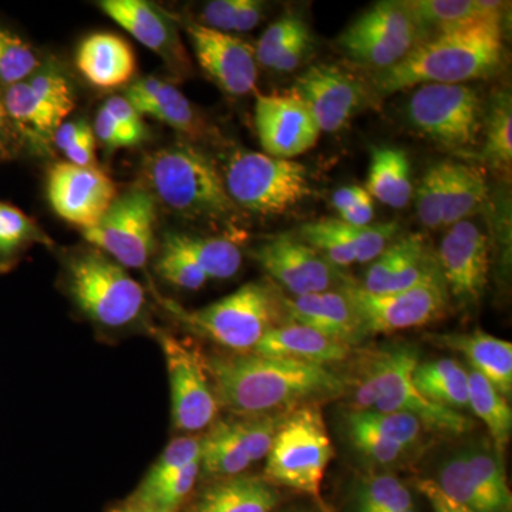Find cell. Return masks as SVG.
Listing matches in <instances>:
<instances>
[{
	"label": "cell",
	"mask_w": 512,
	"mask_h": 512,
	"mask_svg": "<svg viewBox=\"0 0 512 512\" xmlns=\"http://www.w3.org/2000/svg\"><path fill=\"white\" fill-rule=\"evenodd\" d=\"M218 404L237 416L291 412L345 392V380L328 366L256 353L205 357Z\"/></svg>",
	"instance_id": "obj_1"
},
{
	"label": "cell",
	"mask_w": 512,
	"mask_h": 512,
	"mask_svg": "<svg viewBox=\"0 0 512 512\" xmlns=\"http://www.w3.org/2000/svg\"><path fill=\"white\" fill-rule=\"evenodd\" d=\"M503 20L478 18L427 37L399 63L373 73V90L389 96L423 84H464L495 76L507 53Z\"/></svg>",
	"instance_id": "obj_2"
},
{
	"label": "cell",
	"mask_w": 512,
	"mask_h": 512,
	"mask_svg": "<svg viewBox=\"0 0 512 512\" xmlns=\"http://www.w3.org/2000/svg\"><path fill=\"white\" fill-rule=\"evenodd\" d=\"M144 177L153 197L187 220L224 221L238 210L214 161L188 144L151 154Z\"/></svg>",
	"instance_id": "obj_3"
},
{
	"label": "cell",
	"mask_w": 512,
	"mask_h": 512,
	"mask_svg": "<svg viewBox=\"0 0 512 512\" xmlns=\"http://www.w3.org/2000/svg\"><path fill=\"white\" fill-rule=\"evenodd\" d=\"M168 311L188 329L234 353L252 352L269 330L286 315L282 298L261 282L242 285L231 295L197 311L167 302Z\"/></svg>",
	"instance_id": "obj_4"
},
{
	"label": "cell",
	"mask_w": 512,
	"mask_h": 512,
	"mask_svg": "<svg viewBox=\"0 0 512 512\" xmlns=\"http://www.w3.org/2000/svg\"><path fill=\"white\" fill-rule=\"evenodd\" d=\"M332 458V441L319 407H296L279 424L266 456L265 477L269 483L319 497Z\"/></svg>",
	"instance_id": "obj_5"
},
{
	"label": "cell",
	"mask_w": 512,
	"mask_h": 512,
	"mask_svg": "<svg viewBox=\"0 0 512 512\" xmlns=\"http://www.w3.org/2000/svg\"><path fill=\"white\" fill-rule=\"evenodd\" d=\"M67 284L80 311L104 328L131 325L146 306L143 286L99 249L70 258Z\"/></svg>",
	"instance_id": "obj_6"
},
{
	"label": "cell",
	"mask_w": 512,
	"mask_h": 512,
	"mask_svg": "<svg viewBox=\"0 0 512 512\" xmlns=\"http://www.w3.org/2000/svg\"><path fill=\"white\" fill-rule=\"evenodd\" d=\"M308 170L293 160L238 150L225 165L224 184L237 207L259 215H279L312 194Z\"/></svg>",
	"instance_id": "obj_7"
},
{
	"label": "cell",
	"mask_w": 512,
	"mask_h": 512,
	"mask_svg": "<svg viewBox=\"0 0 512 512\" xmlns=\"http://www.w3.org/2000/svg\"><path fill=\"white\" fill-rule=\"evenodd\" d=\"M426 39L404 0H384L363 12L340 33L339 49L373 73L393 67Z\"/></svg>",
	"instance_id": "obj_8"
},
{
	"label": "cell",
	"mask_w": 512,
	"mask_h": 512,
	"mask_svg": "<svg viewBox=\"0 0 512 512\" xmlns=\"http://www.w3.org/2000/svg\"><path fill=\"white\" fill-rule=\"evenodd\" d=\"M407 114L420 134L447 150L477 147L483 130V100L466 84L419 86L410 97Z\"/></svg>",
	"instance_id": "obj_9"
},
{
	"label": "cell",
	"mask_w": 512,
	"mask_h": 512,
	"mask_svg": "<svg viewBox=\"0 0 512 512\" xmlns=\"http://www.w3.org/2000/svg\"><path fill=\"white\" fill-rule=\"evenodd\" d=\"M0 97L16 136L36 150L53 146L57 128L76 107L72 84L50 67H42L25 82L3 89Z\"/></svg>",
	"instance_id": "obj_10"
},
{
	"label": "cell",
	"mask_w": 512,
	"mask_h": 512,
	"mask_svg": "<svg viewBox=\"0 0 512 512\" xmlns=\"http://www.w3.org/2000/svg\"><path fill=\"white\" fill-rule=\"evenodd\" d=\"M434 483L473 512H511L503 456L494 444L476 443L444 458Z\"/></svg>",
	"instance_id": "obj_11"
},
{
	"label": "cell",
	"mask_w": 512,
	"mask_h": 512,
	"mask_svg": "<svg viewBox=\"0 0 512 512\" xmlns=\"http://www.w3.org/2000/svg\"><path fill=\"white\" fill-rule=\"evenodd\" d=\"M156 224V198L146 188H133L117 197L83 237L123 268H144L156 247Z\"/></svg>",
	"instance_id": "obj_12"
},
{
	"label": "cell",
	"mask_w": 512,
	"mask_h": 512,
	"mask_svg": "<svg viewBox=\"0 0 512 512\" xmlns=\"http://www.w3.org/2000/svg\"><path fill=\"white\" fill-rule=\"evenodd\" d=\"M345 291L355 305L367 335L429 325L446 315L450 303L443 276L400 292L370 293L356 282L346 286Z\"/></svg>",
	"instance_id": "obj_13"
},
{
	"label": "cell",
	"mask_w": 512,
	"mask_h": 512,
	"mask_svg": "<svg viewBox=\"0 0 512 512\" xmlns=\"http://www.w3.org/2000/svg\"><path fill=\"white\" fill-rule=\"evenodd\" d=\"M286 413L218 421L202 437L201 473L212 480L242 476L252 464L268 456Z\"/></svg>",
	"instance_id": "obj_14"
},
{
	"label": "cell",
	"mask_w": 512,
	"mask_h": 512,
	"mask_svg": "<svg viewBox=\"0 0 512 512\" xmlns=\"http://www.w3.org/2000/svg\"><path fill=\"white\" fill-rule=\"evenodd\" d=\"M163 349L171 389V417L175 429L195 433L207 429L218 414V400L200 356L183 340L157 335Z\"/></svg>",
	"instance_id": "obj_15"
},
{
	"label": "cell",
	"mask_w": 512,
	"mask_h": 512,
	"mask_svg": "<svg viewBox=\"0 0 512 512\" xmlns=\"http://www.w3.org/2000/svg\"><path fill=\"white\" fill-rule=\"evenodd\" d=\"M255 261L292 296L336 291L355 284L342 269L295 234L266 239L252 252Z\"/></svg>",
	"instance_id": "obj_16"
},
{
	"label": "cell",
	"mask_w": 512,
	"mask_h": 512,
	"mask_svg": "<svg viewBox=\"0 0 512 512\" xmlns=\"http://www.w3.org/2000/svg\"><path fill=\"white\" fill-rule=\"evenodd\" d=\"M419 352L409 345L396 346L383 375L377 382L376 412L407 413L416 417L427 429L461 436L474 427V421L463 413L430 402L414 387L413 373L419 365Z\"/></svg>",
	"instance_id": "obj_17"
},
{
	"label": "cell",
	"mask_w": 512,
	"mask_h": 512,
	"mask_svg": "<svg viewBox=\"0 0 512 512\" xmlns=\"http://www.w3.org/2000/svg\"><path fill=\"white\" fill-rule=\"evenodd\" d=\"M293 93L311 110L322 133H338L372 103L366 84L336 64H313L296 79Z\"/></svg>",
	"instance_id": "obj_18"
},
{
	"label": "cell",
	"mask_w": 512,
	"mask_h": 512,
	"mask_svg": "<svg viewBox=\"0 0 512 512\" xmlns=\"http://www.w3.org/2000/svg\"><path fill=\"white\" fill-rule=\"evenodd\" d=\"M448 295L460 306H473L483 298L490 272V241L476 222L451 225L437 252Z\"/></svg>",
	"instance_id": "obj_19"
},
{
	"label": "cell",
	"mask_w": 512,
	"mask_h": 512,
	"mask_svg": "<svg viewBox=\"0 0 512 512\" xmlns=\"http://www.w3.org/2000/svg\"><path fill=\"white\" fill-rule=\"evenodd\" d=\"M47 198L62 220L82 228L96 227L119 197L113 180L97 168L57 163L47 173Z\"/></svg>",
	"instance_id": "obj_20"
},
{
	"label": "cell",
	"mask_w": 512,
	"mask_h": 512,
	"mask_svg": "<svg viewBox=\"0 0 512 512\" xmlns=\"http://www.w3.org/2000/svg\"><path fill=\"white\" fill-rule=\"evenodd\" d=\"M255 126L265 154L282 160L308 153L322 133L311 110L293 92L259 96Z\"/></svg>",
	"instance_id": "obj_21"
},
{
	"label": "cell",
	"mask_w": 512,
	"mask_h": 512,
	"mask_svg": "<svg viewBox=\"0 0 512 512\" xmlns=\"http://www.w3.org/2000/svg\"><path fill=\"white\" fill-rule=\"evenodd\" d=\"M198 63L212 82L231 96H247L258 82L255 49L231 33L205 28L200 23L187 25Z\"/></svg>",
	"instance_id": "obj_22"
},
{
	"label": "cell",
	"mask_w": 512,
	"mask_h": 512,
	"mask_svg": "<svg viewBox=\"0 0 512 512\" xmlns=\"http://www.w3.org/2000/svg\"><path fill=\"white\" fill-rule=\"evenodd\" d=\"M440 276L437 255L427 239L420 234H407L390 242L372 262L360 288L370 293L400 292Z\"/></svg>",
	"instance_id": "obj_23"
},
{
	"label": "cell",
	"mask_w": 512,
	"mask_h": 512,
	"mask_svg": "<svg viewBox=\"0 0 512 512\" xmlns=\"http://www.w3.org/2000/svg\"><path fill=\"white\" fill-rule=\"evenodd\" d=\"M100 9L178 74L191 69L177 30L163 12L146 0H103Z\"/></svg>",
	"instance_id": "obj_24"
},
{
	"label": "cell",
	"mask_w": 512,
	"mask_h": 512,
	"mask_svg": "<svg viewBox=\"0 0 512 512\" xmlns=\"http://www.w3.org/2000/svg\"><path fill=\"white\" fill-rule=\"evenodd\" d=\"M282 303L291 322L318 330L329 338L353 346L367 336L345 288L282 298Z\"/></svg>",
	"instance_id": "obj_25"
},
{
	"label": "cell",
	"mask_w": 512,
	"mask_h": 512,
	"mask_svg": "<svg viewBox=\"0 0 512 512\" xmlns=\"http://www.w3.org/2000/svg\"><path fill=\"white\" fill-rule=\"evenodd\" d=\"M126 99L141 116H151L192 140L208 134L207 123L191 101L173 84L157 77H144L131 84Z\"/></svg>",
	"instance_id": "obj_26"
},
{
	"label": "cell",
	"mask_w": 512,
	"mask_h": 512,
	"mask_svg": "<svg viewBox=\"0 0 512 512\" xmlns=\"http://www.w3.org/2000/svg\"><path fill=\"white\" fill-rule=\"evenodd\" d=\"M350 349L352 346L348 343L329 338L318 330L289 320L269 330L252 353L309 365L328 366L330 363L345 360Z\"/></svg>",
	"instance_id": "obj_27"
},
{
	"label": "cell",
	"mask_w": 512,
	"mask_h": 512,
	"mask_svg": "<svg viewBox=\"0 0 512 512\" xmlns=\"http://www.w3.org/2000/svg\"><path fill=\"white\" fill-rule=\"evenodd\" d=\"M434 345L464 355L471 369L484 376L505 399L512 394V345L507 340L476 330L471 333H430Z\"/></svg>",
	"instance_id": "obj_28"
},
{
	"label": "cell",
	"mask_w": 512,
	"mask_h": 512,
	"mask_svg": "<svg viewBox=\"0 0 512 512\" xmlns=\"http://www.w3.org/2000/svg\"><path fill=\"white\" fill-rule=\"evenodd\" d=\"M76 64L87 82L110 90L130 83L137 70L136 55L127 40L114 33H93L77 50Z\"/></svg>",
	"instance_id": "obj_29"
},
{
	"label": "cell",
	"mask_w": 512,
	"mask_h": 512,
	"mask_svg": "<svg viewBox=\"0 0 512 512\" xmlns=\"http://www.w3.org/2000/svg\"><path fill=\"white\" fill-rule=\"evenodd\" d=\"M278 501V491L266 478L237 476L208 485L188 512H272Z\"/></svg>",
	"instance_id": "obj_30"
},
{
	"label": "cell",
	"mask_w": 512,
	"mask_h": 512,
	"mask_svg": "<svg viewBox=\"0 0 512 512\" xmlns=\"http://www.w3.org/2000/svg\"><path fill=\"white\" fill-rule=\"evenodd\" d=\"M365 190L387 207H407L412 200L413 184L406 151L396 147L372 148Z\"/></svg>",
	"instance_id": "obj_31"
},
{
	"label": "cell",
	"mask_w": 512,
	"mask_h": 512,
	"mask_svg": "<svg viewBox=\"0 0 512 512\" xmlns=\"http://www.w3.org/2000/svg\"><path fill=\"white\" fill-rule=\"evenodd\" d=\"M413 384L430 402L460 413L470 410L467 367L456 359L444 357L419 363L413 373Z\"/></svg>",
	"instance_id": "obj_32"
},
{
	"label": "cell",
	"mask_w": 512,
	"mask_h": 512,
	"mask_svg": "<svg viewBox=\"0 0 512 512\" xmlns=\"http://www.w3.org/2000/svg\"><path fill=\"white\" fill-rule=\"evenodd\" d=\"M427 37L487 16H505L510 3L494 0H406Z\"/></svg>",
	"instance_id": "obj_33"
},
{
	"label": "cell",
	"mask_w": 512,
	"mask_h": 512,
	"mask_svg": "<svg viewBox=\"0 0 512 512\" xmlns=\"http://www.w3.org/2000/svg\"><path fill=\"white\" fill-rule=\"evenodd\" d=\"M488 188L481 168L446 161V205L443 227L468 220L487 201Z\"/></svg>",
	"instance_id": "obj_34"
},
{
	"label": "cell",
	"mask_w": 512,
	"mask_h": 512,
	"mask_svg": "<svg viewBox=\"0 0 512 512\" xmlns=\"http://www.w3.org/2000/svg\"><path fill=\"white\" fill-rule=\"evenodd\" d=\"M168 244L183 252L208 279H228L238 274L242 254L234 242L225 238L191 237L187 234H168Z\"/></svg>",
	"instance_id": "obj_35"
},
{
	"label": "cell",
	"mask_w": 512,
	"mask_h": 512,
	"mask_svg": "<svg viewBox=\"0 0 512 512\" xmlns=\"http://www.w3.org/2000/svg\"><path fill=\"white\" fill-rule=\"evenodd\" d=\"M468 406L483 421L493 437L494 447L503 456L512 433V409L507 399L481 376L468 367Z\"/></svg>",
	"instance_id": "obj_36"
},
{
	"label": "cell",
	"mask_w": 512,
	"mask_h": 512,
	"mask_svg": "<svg viewBox=\"0 0 512 512\" xmlns=\"http://www.w3.org/2000/svg\"><path fill=\"white\" fill-rule=\"evenodd\" d=\"M481 157L497 173L510 175L512 164V104L510 92H497L484 109Z\"/></svg>",
	"instance_id": "obj_37"
},
{
	"label": "cell",
	"mask_w": 512,
	"mask_h": 512,
	"mask_svg": "<svg viewBox=\"0 0 512 512\" xmlns=\"http://www.w3.org/2000/svg\"><path fill=\"white\" fill-rule=\"evenodd\" d=\"M36 242L50 244V239L20 208L0 202V274L10 271Z\"/></svg>",
	"instance_id": "obj_38"
},
{
	"label": "cell",
	"mask_w": 512,
	"mask_h": 512,
	"mask_svg": "<svg viewBox=\"0 0 512 512\" xmlns=\"http://www.w3.org/2000/svg\"><path fill=\"white\" fill-rule=\"evenodd\" d=\"M201 446V437L184 436L171 441L128 500L146 497L165 481L177 476L192 461L200 460Z\"/></svg>",
	"instance_id": "obj_39"
},
{
	"label": "cell",
	"mask_w": 512,
	"mask_h": 512,
	"mask_svg": "<svg viewBox=\"0 0 512 512\" xmlns=\"http://www.w3.org/2000/svg\"><path fill=\"white\" fill-rule=\"evenodd\" d=\"M42 67L36 50L23 37L0 26V86L3 89L25 82Z\"/></svg>",
	"instance_id": "obj_40"
},
{
	"label": "cell",
	"mask_w": 512,
	"mask_h": 512,
	"mask_svg": "<svg viewBox=\"0 0 512 512\" xmlns=\"http://www.w3.org/2000/svg\"><path fill=\"white\" fill-rule=\"evenodd\" d=\"M200 474L201 458L192 461L177 476L165 481L153 493L138 498V500H127V504L146 512H178L183 507L188 495L194 490V485Z\"/></svg>",
	"instance_id": "obj_41"
},
{
	"label": "cell",
	"mask_w": 512,
	"mask_h": 512,
	"mask_svg": "<svg viewBox=\"0 0 512 512\" xmlns=\"http://www.w3.org/2000/svg\"><path fill=\"white\" fill-rule=\"evenodd\" d=\"M412 507L409 488L393 476L370 478L357 493V512H399Z\"/></svg>",
	"instance_id": "obj_42"
},
{
	"label": "cell",
	"mask_w": 512,
	"mask_h": 512,
	"mask_svg": "<svg viewBox=\"0 0 512 512\" xmlns=\"http://www.w3.org/2000/svg\"><path fill=\"white\" fill-rule=\"evenodd\" d=\"M295 235L342 271L356 264L355 251L339 234L335 218H320V220L303 224Z\"/></svg>",
	"instance_id": "obj_43"
},
{
	"label": "cell",
	"mask_w": 512,
	"mask_h": 512,
	"mask_svg": "<svg viewBox=\"0 0 512 512\" xmlns=\"http://www.w3.org/2000/svg\"><path fill=\"white\" fill-rule=\"evenodd\" d=\"M336 228L339 234L355 251L356 264H372L376 258L382 255L384 249L389 247L394 235L399 231V225L394 222L389 224L366 225L355 227L335 218Z\"/></svg>",
	"instance_id": "obj_44"
},
{
	"label": "cell",
	"mask_w": 512,
	"mask_h": 512,
	"mask_svg": "<svg viewBox=\"0 0 512 512\" xmlns=\"http://www.w3.org/2000/svg\"><path fill=\"white\" fill-rule=\"evenodd\" d=\"M346 420H348V433L353 446L373 463L380 466H393L407 453L406 448L384 439L382 434L377 433L359 412L352 410Z\"/></svg>",
	"instance_id": "obj_45"
},
{
	"label": "cell",
	"mask_w": 512,
	"mask_h": 512,
	"mask_svg": "<svg viewBox=\"0 0 512 512\" xmlns=\"http://www.w3.org/2000/svg\"><path fill=\"white\" fill-rule=\"evenodd\" d=\"M446 205V161L431 165L416 191V210L424 227H443Z\"/></svg>",
	"instance_id": "obj_46"
},
{
	"label": "cell",
	"mask_w": 512,
	"mask_h": 512,
	"mask_svg": "<svg viewBox=\"0 0 512 512\" xmlns=\"http://www.w3.org/2000/svg\"><path fill=\"white\" fill-rule=\"evenodd\" d=\"M156 272L161 279L177 288L200 291L210 279L173 245L164 241L163 252L158 258Z\"/></svg>",
	"instance_id": "obj_47"
},
{
	"label": "cell",
	"mask_w": 512,
	"mask_h": 512,
	"mask_svg": "<svg viewBox=\"0 0 512 512\" xmlns=\"http://www.w3.org/2000/svg\"><path fill=\"white\" fill-rule=\"evenodd\" d=\"M359 413L377 433L382 434L384 439L392 441L406 450L416 446L421 433H423V424L416 417L407 413H383L376 412V410H362Z\"/></svg>",
	"instance_id": "obj_48"
},
{
	"label": "cell",
	"mask_w": 512,
	"mask_h": 512,
	"mask_svg": "<svg viewBox=\"0 0 512 512\" xmlns=\"http://www.w3.org/2000/svg\"><path fill=\"white\" fill-rule=\"evenodd\" d=\"M305 20L301 16L285 15L284 18L276 20L268 29L265 30L264 35L258 40V45L255 49L256 63L261 64L266 69H272L276 57L288 45L289 40L298 33V30L305 25Z\"/></svg>",
	"instance_id": "obj_49"
},
{
	"label": "cell",
	"mask_w": 512,
	"mask_h": 512,
	"mask_svg": "<svg viewBox=\"0 0 512 512\" xmlns=\"http://www.w3.org/2000/svg\"><path fill=\"white\" fill-rule=\"evenodd\" d=\"M113 119L119 123L124 136L127 138L128 147L138 146L147 137V127L144 124L143 116L126 97L114 96L104 103Z\"/></svg>",
	"instance_id": "obj_50"
},
{
	"label": "cell",
	"mask_w": 512,
	"mask_h": 512,
	"mask_svg": "<svg viewBox=\"0 0 512 512\" xmlns=\"http://www.w3.org/2000/svg\"><path fill=\"white\" fill-rule=\"evenodd\" d=\"M313 45V37L308 23L298 30L295 36L289 40L288 45L284 47L278 57H276L272 69L279 73L295 72L301 66L306 56L311 53Z\"/></svg>",
	"instance_id": "obj_51"
},
{
	"label": "cell",
	"mask_w": 512,
	"mask_h": 512,
	"mask_svg": "<svg viewBox=\"0 0 512 512\" xmlns=\"http://www.w3.org/2000/svg\"><path fill=\"white\" fill-rule=\"evenodd\" d=\"M241 0H214L202 9L200 25L218 32H234Z\"/></svg>",
	"instance_id": "obj_52"
},
{
	"label": "cell",
	"mask_w": 512,
	"mask_h": 512,
	"mask_svg": "<svg viewBox=\"0 0 512 512\" xmlns=\"http://www.w3.org/2000/svg\"><path fill=\"white\" fill-rule=\"evenodd\" d=\"M96 136L92 126L86 128L76 141L63 151L67 163L79 165V167L97 168Z\"/></svg>",
	"instance_id": "obj_53"
},
{
	"label": "cell",
	"mask_w": 512,
	"mask_h": 512,
	"mask_svg": "<svg viewBox=\"0 0 512 512\" xmlns=\"http://www.w3.org/2000/svg\"><path fill=\"white\" fill-rule=\"evenodd\" d=\"M94 136L109 150L128 147L127 138L124 136L119 123L113 119V116L104 106L101 107L99 113H97L96 121H94Z\"/></svg>",
	"instance_id": "obj_54"
},
{
	"label": "cell",
	"mask_w": 512,
	"mask_h": 512,
	"mask_svg": "<svg viewBox=\"0 0 512 512\" xmlns=\"http://www.w3.org/2000/svg\"><path fill=\"white\" fill-rule=\"evenodd\" d=\"M419 490L430 501L433 512H473L468 510L466 505L457 503L456 500L444 494L439 485L429 478L419 481Z\"/></svg>",
	"instance_id": "obj_55"
},
{
	"label": "cell",
	"mask_w": 512,
	"mask_h": 512,
	"mask_svg": "<svg viewBox=\"0 0 512 512\" xmlns=\"http://www.w3.org/2000/svg\"><path fill=\"white\" fill-rule=\"evenodd\" d=\"M339 215L340 220L346 224L355 225V227H366V225L372 224L373 218H375V204H373L372 195L363 190L355 204L348 210L340 212Z\"/></svg>",
	"instance_id": "obj_56"
},
{
	"label": "cell",
	"mask_w": 512,
	"mask_h": 512,
	"mask_svg": "<svg viewBox=\"0 0 512 512\" xmlns=\"http://www.w3.org/2000/svg\"><path fill=\"white\" fill-rule=\"evenodd\" d=\"M264 3L256 0H241L237 19H235L234 32H251L264 18Z\"/></svg>",
	"instance_id": "obj_57"
},
{
	"label": "cell",
	"mask_w": 512,
	"mask_h": 512,
	"mask_svg": "<svg viewBox=\"0 0 512 512\" xmlns=\"http://www.w3.org/2000/svg\"><path fill=\"white\" fill-rule=\"evenodd\" d=\"M90 124L86 120L69 121V123H63L62 126L57 128L55 137H53V146L57 150L64 151L66 148L72 146L74 141L80 137V134L89 127Z\"/></svg>",
	"instance_id": "obj_58"
},
{
	"label": "cell",
	"mask_w": 512,
	"mask_h": 512,
	"mask_svg": "<svg viewBox=\"0 0 512 512\" xmlns=\"http://www.w3.org/2000/svg\"><path fill=\"white\" fill-rule=\"evenodd\" d=\"M16 134L10 124L5 106H3L2 97H0V161L8 160L15 151Z\"/></svg>",
	"instance_id": "obj_59"
},
{
	"label": "cell",
	"mask_w": 512,
	"mask_h": 512,
	"mask_svg": "<svg viewBox=\"0 0 512 512\" xmlns=\"http://www.w3.org/2000/svg\"><path fill=\"white\" fill-rule=\"evenodd\" d=\"M365 188L359 185H348V187L340 188V190L333 192L332 205L336 211L342 212L348 210L357 201Z\"/></svg>",
	"instance_id": "obj_60"
},
{
	"label": "cell",
	"mask_w": 512,
	"mask_h": 512,
	"mask_svg": "<svg viewBox=\"0 0 512 512\" xmlns=\"http://www.w3.org/2000/svg\"><path fill=\"white\" fill-rule=\"evenodd\" d=\"M109 512H146L138 510V508L133 507V505L130 504H123L119 505V507L113 508V510H110Z\"/></svg>",
	"instance_id": "obj_61"
},
{
	"label": "cell",
	"mask_w": 512,
	"mask_h": 512,
	"mask_svg": "<svg viewBox=\"0 0 512 512\" xmlns=\"http://www.w3.org/2000/svg\"><path fill=\"white\" fill-rule=\"evenodd\" d=\"M286 512H319L312 510V508H292V510H288Z\"/></svg>",
	"instance_id": "obj_62"
},
{
	"label": "cell",
	"mask_w": 512,
	"mask_h": 512,
	"mask_svg": "<svg viewBox=\"0 0 512 512\" xmlns=\"http://www.w3.org/2000/svg\"><path fill=\"white\" fill-rule=\"evenodd\" d=\"M399 512H416V510H414V507H412V508H407V510H403V511H399Z\"/></svg>",
	"instance_id": "obj_63"
}]
</instances>
